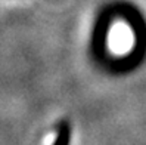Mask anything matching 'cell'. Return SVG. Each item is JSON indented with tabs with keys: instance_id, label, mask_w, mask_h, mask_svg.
<instances>
[{
	"instance_id": "cell-1",
	"label": "cell",
	"mask_w": 146,
	"mask_h": 145,
	"mask_svg": "<svg viewBox=\"0 0 146 145\" xmlns=\"http://www.w3.org/2000/svg\"><path fill=\"white\" fill-rule=\"evenodd\" d=\"M70 142H71V123L64 118L56 126V138L53 145H70Z\"/></svg>"
}]
</instances>
